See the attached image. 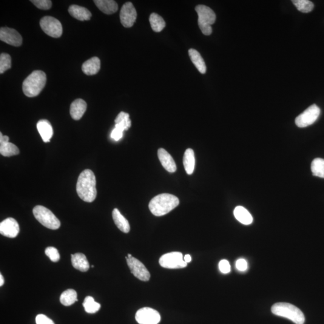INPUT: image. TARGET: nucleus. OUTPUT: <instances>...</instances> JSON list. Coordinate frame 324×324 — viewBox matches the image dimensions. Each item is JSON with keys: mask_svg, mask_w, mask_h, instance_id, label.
Listing matches in <instances>:
<instances>
[{"mask_svg": "<svg viewBox=\"0 0 324 324\" xmlns=\"http://www.w3.org/2000/svg\"><path fill=\"white\" fill-rule=\"evenodd\" d=\"M189 54L193 64L197 68L199 72L202 74L206 73L207 71L206 65L200 53L194 49H190L189 50Z\"/></svg>", "mask_w": 324, "mask_h": 324, "instance_id": "obj_25", "label": "nucleus"}, {"mask_svg": "<svg viewBox=\"0 0 324 324\" xmlns=\"http://www.w3.org/2000/svg\"><path fill=\"white\" fill-rule=\"evenodd\" d=\"M0 39L2 42L13 47H19L22 44V36L15 29L2 27L0 29Z\"/></svg>", "mask_w": 324, "mask_h": 324, "instance_id": "obj_13", "label": "nucleus"}, {"mask_svg": "<svg viewBox=\"0 0 324 324\" xmlns=\"http://www.w3.org/2000/svg\"><path fill=\"white\" fill-rule=\"evenodd\" d=\"M149 21L151 27L155 32H161L165 27L166 23L164 19L157 13L151 14Z\"/></svg>", "mask_w": 324, "mask_h": 324, "instance_id": "obj_29", "label": "nucleus"}, {"mask_svg": "<svg viewBox=\"0 0 324 324\" xmlns=\"http://www.w3.org/2000/svg\"><path fill=\"white\" fill-rule=\"evenodd\" d=\"M115 123V127L118 128L123 132L129 129L131 126V121L130 120L129 113L121 112L116 116Z\"/></svg>", "mask_w": 324, "mask_h": 324, "instance_id": "obj_27", "label": "nucleus"}, {"mask_svg": "<svg viewBox=\"0 0 324 324\" xmlns=\"http://www.w3.org/2000/svg\"><path fill=\"white\" fill-rule=\"evenodd\" d=\"M311 170L313 175L324 178V159L317 158L312 162Z\"/></svg>", "mask_w": 324, "mask_h": 324, "instance_id": "obj_30", "label": "nucleus"}, {"mask_svg": "<svg viewBox=\"0 0 324 324\" xmlns=\"http://www.w3.org/2000/svg\"><path fill=\"white\" fill-rule=\"evenodd\" d=\"M47 82V76L41 70H35L25 79L22 84L24 95L28 98L38 96L44 89Z\"/></svg>", "mask_w": 324, "mask_h": 324, "instance_id": "obj_3", "label": "nucleus"}, {"mask_svg": "<svg viewBox=\"0 0 324 324\" xmlns=\"http://www.w3.org/2000/svg\"><path fill=\"white\" fill-rule=\"evenodd\" d=\"M183 164L187 174L189 175L192 174L193 171H194L195 165V153L192 149H187L185 153H184Z\"/></svg>", "mask_w": 324, "mask_h": 324, "instance_id": "obj_24", "label": "nucleus"}, {"mask_svg": "<svg viewBox=\"0 0 324 324\" xmlns=\"http://www.w3.org/2000/svg\"><path fill=\"white\" fill-rule=\"evenodd\" d=\"M59 300L62 305L70 306L78 301L77 293L72 289H67L61 295Z\"/></svg>", "mask_w": 324, "mask_h": 324, "instance_id": "obj_28", "label": "nucleus"}, {"mask_svg": "<svg viewBox=\"0 0 324 324\" xmlns=\"http://www.w3.org/2000/svg\"><path fill=\"white\" fill-rule=\"evenodd\" d=\"M96 180L92 170L85 169L79 175L76 192L79 197L87 203H92L97 197Z\"/></svg>", "mask_w": 324, "mask_h": 324, "instance_id": "obj_1", "label": "nucleus"}, {"mask_svg": "<svg viewBox=\"0 0 324 324\" xmlns=\"http://www.w3.org/2000/svg\"><path fill=\"white\" fill-rule=\"evenodd\" d=\"M292 2L301 12L309 13L314 9V3L308 0H293Z\"/></svg>", "mask_w": 324, "mask_h": 324, "instance_id": "obj_32", "label": "nucleus"}, {"mask_svg": "<svg viewBox=\"0 0 324 324\" xmlns=\"http://www.w3.org/2000/svg\"><path fill=\"white\" fill-rule=\"evenodd\" d=\"M135 319L139 324H158L160 323L161 317L156 310L144 308L136 312Z\"/></svg>", "mask_w": 324, "mask_h": 324, "instance_id": "obj_10", "label": "nucleus"}, {"mask_svg": "<svg viewBox=\"0 0 324 324\" xmlns=\"http://www.w3.org/2000/svg\"><path fill=\"white\" fill-rule=\"evenodd\" d=\"M36 324H55L52 320L45 315L40 314L36 318Z\"/></svg>", "mask_w": 324, "mask_h": 324, "instance_id": "obj_37", "label": "nucleus"}, {"mask_svg": "<svg viewBox=\"0 0 324 324\" xmlns=\"http://www.w3.org/2000/svg\"><path fill=\"white\" fill-rule=\"evenodd\" d=\"M83 306L88 314H95L101 309L100 304L96 302L93 297L88 296L85 298Z\"/></svg>", "mask_w": 324, "mask_h": 324, "instance_id": "obj_31", "label": "nucleus"}, {"mask_svg": "<svg viewBox=\"0 0 324 324\" xmlns=\"http://www.w3.org/2000/svg\"><path fill=\"white\" fill-rule=\"evenodd\" d=\"M123 132L122 130L118 129V128L115 127L114 129L112 130L111 133V138L115 140V141H118L120 140V139L123 137Z\"/></svg>", "mask_w": 324, "mask_h": 324, "instance_id": "obj_39", "label": "nucleus"}, {"mask_svg": "<svg viewBox=\"0 0 324 324\" xmlns=\"http://www.w3.org/2000/svg\"><path fill=\"white\" fill-rule=\"evenodd\" d=\"M112 218L116 226L121 231L124 233L129 232L130 227L129 221L121 214L117 209H113Z\"/></svg>", "mask_w": 324, "mask_h": 324, "instance_id": "obj_23", "label": "nucleus"}, {"mask_svg": "<svg viewBox=\"0 0 324 324\" xmlns=\"http://www.w3.org/2000/svg\"><path fill=\"white\" fill-rule=\"evenodd\" d=\"M198 15V25L202 33L206 36L212 33V25L215 24L216 19V14L212 8L204 5H198L195 8Z\"/></svg>", "mask_w": 324, "mask_h": 324, "instance_id": "obj_5", "label": "nucleus"}, {"mask_svg": "<svg viewBox=\"0 0 324 324\" xmlns=\"http://www.w3.org/2000/svg\"><path fill=\"white\" fill-rule=\"evenodd\" d=\"M20 231L19 226L15 218L9 217L0 223V233L8 238H15Z\"/></svg>", "mask_w": 324, "mask_h": 324, "instance_id": "obj_14", "label": "nucleus"}, {"mask_svg": "<svg viewBox=\"0 0 324 324\" xmlns=\"http://www.w3.org/2000/svg\"><path fill=\"white\" fill-rule=\"evenodd\" d=\"M321 109L317 105H312L295 119V124L298 127L311 126L317 120L320 115Z\"/></svg>", "mask_w": 324, "mask_h": 324, "instance_id": "obj_9", "label": "nucleus"}, {"mask_svg": "<svg viewBox=\"0 0 324 324\" xmlns=\"http://www.w3.org/2000/svg\"><path fill=\"white\" fill-rule=\"evenodd\" d=\"M247 263L244 259H239L236 262V267L240 271H245L247 269Z\"/></svg>", "mask_w": 324, "mask_h": 324, "instance_id": "obj_38", "label": "nucleus"}, {"mask_svg": "<svg viewBox=\"0 0 324 324\" xmlns=\"http://www.w3.org/2000/svg\"><path fill=\"white\" fill-rule=\"evenodd\" d=\"M31 2L41 10H49L52 6V1L50 0H32Z\"/></svg>", "mask_w": 324, "mask_h": 324, "instance_id": "obj_35", "label": "nucleus"}, {"mask_svg": "<svg viewBox=\"0 0 324 324\" xmlns=\"http://www.w3.org/2000/svg\"><path fill=\"white\" fill-rule=\"evenodd\" d=\"M70 15L79 21H89L92 17V13L87 8L77 5H72L69 8Z\"/></svg>", "mask_w": 324, "mask_h": 324, "instance_id": "obj_20", "label": "nucleus"}, {"mask_svg": "<svg viewBox=\"0 0 324 324\" xmlns=\"http://www.w3.org/2000/svg\"><path fill=\"white\" fill-rule=\"evenodd\" d=\"M43 31L48 36L54 38H60L62 34L61 22L54 17L45 16L40 21Z\"/></svg>", "mask_w": 324, "mask_h": 324, "instance_id": "obj_7", "label": "nucleus"}, {"mask_svg": "<svg viewBox=\"0 0 324 324\" xmlns=\"http://www.w3.org/2000/svg\"><path fill=\"white\" fill-rule=\"evenodd\" d=\"M272 314L277 316L286 318L296 324L305 323V317L301 310L291 304L278 303L272 306Z\"/></svg>", "mask_w": 324, "mask_h": 324, "instance_id": "obj_4", "label": "nucleus"}, {"mask_svg": "<svg viewBox=\"0 0 324 324\" xmlns=\"http://www.w3.org/2000/svg\"><path fill=\"white\" fill-rule=\"evenodd\" d=\"M127 257L128 258H131V257H132V256L131 255H130V254H128Z\"/></svg>", "mask_w": 324, "mask_h": 324, "instance_id": "obj_42", "label": "nucleus"}, {"mask_svg": "<svg viewBox=\"0 0 324 324\" xmlns=\"http://www.w3.org/2000/svg\"><path fill=\"white\" fill-rule=\"evenodd\" d=\"M12 67V59L6 53H2L0 55V73L2 74Z\"/></svg>", "mask_w": 324, "mask_h": 324, "instance_id": "obj_33", "label": "nucleus"}, {"mask_svg": "<svg viewBox=\"0 0 324 324\" xmlns=\"http://www.w3.org/2000/svg\"><path fill=\"white\" fill-rule=\"evenodd\" d=\"M220 271L223 274L229 273L231 271V266L228 261L223 260L220 261L218 264Z\"/></svg>", "mask_w": 324, "mask_h": 324, "instance_id": "obj_36", "label": "nucleus"}, {"mask_svg": "<svg viewBox=\"0 0 324 324\" xmlns=\"http://www.w3.org/2000/svg\"><path fill=\"white\" fill-rule=\"evenodd\" d=\"M37 129L43 141L45 143H49L54 134L52 125L50 122L47 120H40L37 124Z\"/></svg>", "mask_w": 324, "mask_h": 324, "instance_id": "obj_18", "label": "nucleus"}, {"mask_svg": "<svg viewBox=\"0 0 324 324\" xmlns=\"http://www.w3.org/2000/svg\"><path fill=\"white\" fill-rule=\"evenodd\" d=\"M127 266H129L132 273L136 278L144 282L149 281L150 278V274L146 266L142 263L138 259L134 257H126Z\"/></svg>", "mask_w": 324, "mask_h": 324, "instance_id": "obj_11", "label": "nucleus"}, {"mask_svg": "<svg viewBox=\"0 0 324 324\" xmlns=\"http://www.w3.org/2000/svg\"><path fill=\"white\" fill-rule=\"evenodd\" d=\"M159 264L163 268L176 269L184 268L187 263L184 261L183 254L180 252H170L162 256Z\"/></svg>", "mask_w": 324, "mask_h": 324, "instance_id": "obj_8", "label": "nucleus"}, {"mask_svg": "<svg viewBox=\"0 0 324 324\" xmlns=\"http://www.w3.org/2000/svg\"><path fill=\"white\" fill-rule=\"evenodd\" d=\"M235 217L240 223L248 225L253 222V217L251 213L243 207L238 206L234 211Z\"/></svg>", "mask_w": 324, "mask_h": 324, "instance_id": "obj_26", "label": "nucleus"}, {"mask_svg": "<svg viewBox=\"0 0 324 324\" xmlns=\"http://www.w3.org/2000/svg\"><path fill=\"white\" fill-rule=\"evenodd\" d=\"M9 138L7 136H4L0 133V153L4 157L18 155L19 154V150L15 144L8 142Z\"/></svg>", "mask_w": 324, "mask_h": 324, "instance_id": "obj_15", "label": "nucleus"}, {"mask_svg": "<svg viewBox=\"0 0 324 324\" xmlns=\"http://www.w3.org/2000/svg\"><path fill=\"white\" fill-rule=\"evenodd\" d=\"M101 69V60L98 57H93L85 61L82 65V70L85 75H94Z\"/></svg>", "mask_w": 324, "mask_h": 324, "instance_id": "obj_21", "label": "nucleus"}, {"mask_svg": "<svg viewBox=\"0 0 324 324\" xmlns=\"http://www.w3.org/2000/svg\"><path fill=\"white\" fill-rule=\"evenodd\" d=\"M92 268H93V267H95V266H92Z\"/></svg>", "mask_w": 324, "mask_h": 324, "instance_id": "obj_43", "label": "nucleus"}, {"mask_svg": "<svg viewBox=\"0 0 324 324\" xmlns=\"http://www.w3.org/2000/svg\"><path fill=\"white\" fill-rule=\"evenodd\" d=\"M180 201L175 196L163 193L156 196L150 201L149 209L153 215L162 216L167 214L178 206Z\"/></svg>", "mask_w": 324, "mask_h": 324, "instance_id": "obj_2", "label": "nucleus"}, {"mask_svg": "<svg viewBox=\"0 0 324 324\" xmlns=\"http://www.w3.org/2000/svg\"><path fill=\"white\" fill-rule=\"evenodd\" d=\"M120 17L121 23L124 27L130 28L133 26L137 18V12L132 2H127L123 5Z\"/></svg>", "mask_w": 324, "mask_h": 324, "instance_id": "obj_12", "label": "nucleus"}, {"mask_svg": "<svg viewBox=\"0 0 324 324\" xmlns=\"http://www.w3.org/2000/svg\"><path fill=\"white\" fill-rule=\"evenodd\" d=\"M158 158L162 166L169 172H175L177 170V166L174 159L168 152L163 149L158 150Z\"/></svg>", "mask_w": 324, "mask_h": 324, "instance_id": "obj_16", "label": "nucleus"}, {"mask_svg": "<svg viewBox=\"0 0 324 324\" xmlns=\"http://www.w3.org/2000/svg\"><path fill=\"white\" fill-rule=\"evenodd\" d=\"M4 277L2 276V274H0V286H2L4 285Z\"/></svg>", "mask_w": 324, "mask_h": 324, "instance_id": "obj_41", "label": "nucleus"}, {"mask_svg": "<svg viewBox=\"0 0 324 324\" xmlns=\"http://www.w3.org/2000/svg\"><path fill=\"white\" fill-rule=\"evenodd\" d=\"M184 261H185L186 263H189L191 262L192 257L190 255H186L184 258Z\"/></svg>", "mask_w": 324, "mask_h": 324, "instance_id": "obj_40", "label": "nucleus"}, {"mask_svg": "<svg viewBox=\"0 0 324 324\" xmlns=\"http://www.w3.org/2000/svg\"><path fill=\"white\" fill-rule=\"evenodd\" d=\"M71 261L74 268L82 272H86L90 269V264L86 256L81 253L71 255Z\"/></svg>", "mask_w": 324, "mask_h": 324, "instance_id": "obj_19", "label": "nucleus"}, {"mask_svg": "<svg viewBox=\"0 0 324 324\" xmlns=\"http://www.w3.org/2000/svg\"><path fill=\"white\" fill-rule=\"evenodd\" d=\"M33 213L36 220L48 229L56 230L61 226L60 221L46 207L37 206L33 209Z\"/></svg>", "mask_w": 324, "mask_h": 324, "instance_id": "obj_6", "label": "nucleus"}, {"mask_svg": "<svg viewBox=\"0 0 324 324\" xmlns=\"http://www.w3.org/2000/svg\"><path fill=\"white\" fill-rule=\"evenodd\" d=\"M45 254L49 257L51 261L54 263L58 262L60 259L58 250L54 247H48L45 249Z\"/></svg>", "mask_w": 324, "mask_h": 324, "instance_id": "obj_34", "label": "nucleus"}, {"mask_svg": "<svg viewBox=\"0 0 324 324\" xmlns=\"http://www.w3.org/2000/svg\"><path fill=\"white\" fill-rule=\"evenodd\" d=\"M94 2L102 12L107 15H111L118 9L117 3L112 0H95Z\"/></svg>", "mask_w": 324, "mask_h": 324, "instance_id": "obj_22", "label": "nucleus"}, {"mask_svg": "<svg viewBox=\"0 0 324 324\" xmlns=\"http://www.w3.org/2000/svg\"><path fill=\"white\" fill-rule=\"evenodd\" d=\"M87 107L86 102L81 99H76L73 101L71 104L70 109V115L73 120H80L86 111Z\"/></svg>", "mask_w": 324, "mask_h": 324, "instance_id": "obj_17", "label": "nucleus"}]
</instances>
